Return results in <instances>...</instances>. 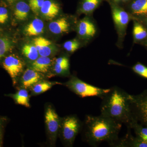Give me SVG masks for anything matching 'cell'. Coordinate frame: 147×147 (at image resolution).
I'll list each match as a JSON object with an SVG mask.
<instances>
[{"instance_id":"obj_26","label":"cell","mask_w":147,"mask_h":147,"mask_svg":"<svg viewBox=\"0 0 147 147\" xmlns=\"http://www.w3.org/2000/svg\"><path fill=\"white\" fill-rule=\"evenodd\" d=\"M13 47L12 41L5 36L0 37V60L6 55Z\"/></svg>"},{"instance_id":"obj_15","label":"cell","mask_w":147,"mask_h":147,"mask_svg":"<svg viewBox=\"0 0 147 147\" xmlns=\"http://www.w3.org/2000/svg\"><path fill=\"white\" fill-rule=\"evenodd\" d=\"M113 146L147 147V143L127 133L123 138L119 139Z\"/></svg>"},{"instance_id":"obj_34","label":"cell","mask_w":147,"mask_h":147,"mask_svg":"<svg viewBox=\"0 0 147 147\" xmlns=\"http://www.w3.org/2000/svg\"><path fill=\"white\" fill-rule=\"evenodd\" d=\"M115 2L117 3L118 4L120 5H121V0H113Z\"/></svg>"},{"instance_id":"obj_28","label":"cell","mask_w":147,"mask_h":147,"mask_svg":"<svg viewBox=\"0 0 147 147\" xmlns=\"http://www.w3.org/2000/svg\"><path fill=\"white\" fill-rule=\"evenodd\" d=\"M132 69L138 75L147 79V67L146 66L138 63L132 67Z\"/></svg>"},{"instance_id":"obj_13","label":"cell","mask_w":147,"mask_h":147,"mask_svg":"<svg viewBox=\"0 0 147 147\" xmlns=\"http://www.w3.org/2000/svg\"><path fill=\"white\" fill-rule=\"evenodd\" d=\"M34 45L37 49L40 56L48 57L52 55L54 51L52 43L42 37L36 38L34 40Z\"/></svg>"},{"instance_id":"obj_29","label":"cell","mask_w":147,"mask_h":147,"mask_svg":"<svg viewBox=\"0 0 147 147\" xmlns=\"http://www.w3.org/2000/svg\"><path fill=\"white\" fill-rule=\"evenodd\" d=\"M9 12L5 7L0 6V25H5L9 20Z\"/></svg>"},{"instance_id":"obj_36","label":"cell","mask_w":147,"mask_h":147,"mask_svg":"<svg viewBox=\"0 0 147 147\" xmlns=\"http://www.w3.org/2000/svg\"><path fill=\"white\" fill-rule=\"evenodd\" d=\"M145 45H146V46L147 47V39L146 40V41L144 42Z\"/></svg>"},{"instance_id":"obj_8","label":"cell","mask_w":147,"mask_h":147,"mask_svg":"<svg viewBox=\"0 0 147 147\" xmlns=\"http://www.w3.org/2000/svg\"><path fill=\"white\" fill-rule=\"evenodd\" d=\"M2 64L11 78L13 85L15 86L17 84L18 76L24 70V62L17 55L10 54L5 56Z\"/></svg>"},{"instance_id":"obj_10","label":"cell","mask_w":147,"mask_h":147,"mask_svg":"<svg viewBox=\"0 0 147 147\" xmlns=\"http://www.w3.org/2000/svg\"><path fill=\"white\" fill-rule=\"evenodd\" d=\"M123 6L131 15L133 19L147 16V0H130Z\"/></svg>"},{"instance_id":"obj_5","label":"cell","mask_w":147,"mask_h":147,"mask_svg":"<svg viewBox=\"0 0 147 147\" xmlns=\"http://www.w3.org/2000/svg\"><path fill=\"white\" fill-rule=\"evenodd\" d=\"M131 108L132 121L147 127V90L140 94L131 95Z\"/></svg>"},{"instance_id":"obj_22","label":"cell","mask_w":147,"mask_h":147,"mask_svg":"<svg viewBox=\"0 0 147 147\" xmlns=\"http://www.w3.org/2000/svg\"><path fill=\"white\" fill-rule=\"evenodd\" d=\"M12 98L16 104L23 105L27 108L30 107L28 92L26 89L21 88L14 94L7 95Z\"/></svg>"},{"instance_id":"obj_6","label":"cell","mask_w":147,"mask_h":147,"mask_svg":"<svg viewBox=\"0 0 147 147\" xmlns=\"http://www.w3.org/2000/svg\"><path fill=\"white\" fill-rule=\"evenodd\" d=\"M76 29L79 38L85 44L94 39L98 33V28L92 15H86L78 21Z\"/></svg>"},{"instance_id":"obj_14","label":"cell","mask_w":147,"mask_h":147,"mask_svg":"<svg viewBox=\"0 0 147 147\" xmlns=\"http://www.w3.org/2000/svg\"><path fill=\"white\" fill-rule=\"evenodd\" d=\"M60 11V7L57 3L52 0H45L40 9L42 16L49 19L56 17Z\"/></svg>"},{"instance_id":"obj_20","label":"cell","mask_w":147,"mask_h":147,"mask_svg":"<svg viewBox=\"0 0 147 147\" xmlns=\"http://www.w3.org/2000/svg\"><path fill=\"white\" fill-rule=\"evenodd\" d=\"M134 25L133 28V36L134 42L143 41L147 38L146 28L136 19H133Z\"/></svg>"},{"instance_id":"obj_32","label":"cell","mask_w":147,"mask_h":147,"mask_svg":"<svg viewBox=\"0 0 147 147\" xmlns=\"http://www.w3.org/2000/svg\"><path fill=\"white\" fill-rule=\"evenodd\" d=\"M130 0H121V5L123 6L128 2Z\"/></svg>"},{"instance_id":"obj_9","label":"cell","mask_w":147,"mask_h":147,"mask_svg":"<svg viewBox=\"0 0 147 147\" xmlns=\"http://www.w3.org/2000/svg\"><path fill=\"white\" fill-rule=\"evenodd\" d=\"M45 123L50 139L55 142L60 129L61 119L51 106H48L45 113Z\"/></svg>"},{"instance_id":"obj_35","label":"cell","mask_w":147,"mask_h":147,"mask_svg":"<svg viewBox=\"0 0 147 147\" xmlns=\"http://www.w3.org/2000/svg\"><path fill=\"white\" fill-rule=\"evenodd\" d=\"M7 2L9 3H14V2L16 1V0H6Z\"/></svg>"},{"instance_id":"obj_31","label":"cell","mask_w":147,"mask_h":147,"mask_svg":"<svg viewBox=\"0 0 147 147\" xmlns=\"http://www.w3.org/2000/svg\"><path fill=\"white\" fill-rule=\"evenodd\" d=\"M7 120L5 117L0 116V147L2 146L4 131Z\"/></svg>"},{"instance_id":"obj_11","label":"cell","mask_w":147,"mask_h":147,"mask_svg":"<svg viewBox=\"0 0 147 147\" xmlns=\"http://www.w3.org/2000/svg\"><path fill=\"white\" fill-rule=\"evenodd\" d=\"M72 24L69 17H63L52 21L49 25L50 31L54 34L67 33L70 30Z\"/></svg>"},{"instance_id":"obj_12","label":"cell","mask_w":147,"mask_h":147,"mask_svg":"<svg viewBox=\"0 0 147 147\" xmlns=\"http://www.w3.org/2000/svg\"><path fill=\"white\" fill-rule=\"evenodd\" d=\"M41 74L32 69H27L21 77V86L26 89L31 88L35 84L41 81L42 76Z\"/></svg>"},{"instance_id":"obj_16","label":"cell","mask_w":147,"mask_h":147,"mask_svg":"<svg viewBox=\"0 0 147 147\" xmlns=\"http://www.w3.org/2000/svg\"><path fill=\"white\" fill-rule=\"evenodd\" d=\"M104 0H81L78 7L79 14L92 15L93 13L101 4Z\"/></svg>"},{"instance_id":"obj_27","label":"cell","mask_w":147,"mask_h":147,"mask_svg":"<svg viewBox=\"0 0 147 147\" xmlns=\"http://www.w3.org/2000/svg\"><path fill=\"white\" fill-rule=\"evenodd\" d=\"M81 44H82V42L79 39L75 38L66 41L63 44V47L67 52L72 53L80 48Z\"/></svg>"},{"instance_id":"obj_7","label":"cell","mask_w":147,"mask_h":147,"mask_svg":"<svg viewBox=\"0 0 147 147\" xmlns=\"http://www.w3.org/2000/svg\"><path fill=\"white\" fill-rule=\"evenodd\" d=\"M80 128V121L76 116H67L61 119V135L64 142L67 145L72 146Z\"/></svg>"},{"instance_id":"obj_4","label":"cell","mask_w":147,"mask_h":147,"mask_svg":"<svg viewBox=\"0 0 147 147\" xmlns=\"http://www.w3.org/2000/svg\"><path fill=\"white\" fill-rule=\"evenodd\" d=\"M64 84L71 91L82 98L96 96L101 98L110 90V88H101L92 86L75 76L71 77Z\"/></svg>"},{"instance_id":"obj_1","label":"cell","mask_w":147,"mask_h":147,"mask_svg":"<svg viewBox=\"0 0 147 147\" xmlns=\"http://www.w3.org/2000/svg\"><path fill=\"white\" fill-rule=\"evenodd\" d=\"M122 124L102 115H88L84 121V137L85 141L92 146H96L101 142H108L110 146L119 139Z\"/></svg>"},{"instance_id":"obj_24","label":"cell","mask_w":147,"mask_h":147,"mask_svg":"<svg viewBox=\"0 0 147 147\" xmlns=\"http://www.w3.org/2000/svg\"><path fill=\"white\" fill-rule=\"evenodd\" d=\"M56 84H59L57 82H52L47 81H40L35 84L31 88L32 93L34 95L40 94L47 91Z\"/></svg>"},{"instance_id":"obj_23","label":"cell","mask_w":147,"mask_h":147,"mask_svg":"<svg viewBox=\"0 0 147 147\" xmlns=\"http://www.w3.org/2000/svg\"><path fill=\"white\" fill-rule=\"evenodd\" d=\"M127 127L129 129L134 130L136 137L147 143V127L142 126L134 121L131 122Z\"/></svg>"},{"instance_id":"obj_33","label":"cell","mask_w":147,"mask_h":147,"mask_svg":"<svg viewBox=\"0 0 147 147\" xmlns=\"http://www.w3.org/2000/svg\"><path fill=\"white\" fill-rule=\"evenodd\" d=\"M143 19H144L143 21H144V24H145L147 26V16L145 18H143Z\"/></svg>"},{"instance_id":"obj_21","label":"cell","mask_w":147,"mask_h":147,"mask_svg":"<svg viewBox=\"0 0 147 147\" xmlns=\"http://www.w3.org/2000/svg\"><path fill=\"white\" fill-rule=\"evenodd\" d=\"M69 60L67 57L63 56L56 59L54 67L55 73L61 75H67L69 74Z\"/></svg>"},{"instance_id":"obj_25","label":"cell","mask_w":147,"mask_h":147,"mask_svg":"<svg viewBox=\"0 0 147 147\" xmlns=\"http://www.w3.org/2000/svg\"><path fill=\"white\" fill-rule=\"evenodd\" d=\"M22 53L30 61H34L39 57V53L34 45L26 44L22 48Z\"/></svg>"},{"instance_id":"obj_19","label":"cell","mask_w":147,"mask_h":147,"mask_svg":"<svg viewBox=\"0 0 147 147\" xmlns=\"http://www.w3.org/2000/svg\"><path fill=\"white\" fill-rule=\"evenodd\" d=\"M30 10V6L27 3L23 1L18 2L14 7V16L18 21H24L28 17Z\"/></svg>"},{"instance_id":"obj_3","label":"cell","mask_w":147,"mask_h":147,"mask_svg":"<svg viewBox=\"0 0 147 147\" xmlns=\"http://www.w3.org/2000/svg\"><path fill=\"white\" fill-rule=\"evenodd\" d=\"M105 1L110 5L114 26L117 34L116 45L119 49H122L127 26L133 18L123 6L115 2L113 0Z\"/></svg>"},{"instance_id":"obj_17","label":"cell","mask_w":147,"mask_h":147,"mask_svg":"<svg viewBox=\"0 0 147 147\" xmlns=\"http://www.w3.org/2000/svg\"><path fill=\"white\" fill-rule=\"evenodd\" d=\"M53 60L48 57L40 56L33 61L31 68L40 73H47L52 64Z\"/></svg>"},{"instance_id":"obj_18","label":"cell","mask_w":147,"mask_h":147,"mask_svg":"<svg viewBox=\"0 0 147 147\" xmlns=\"http://www.w3.org/2000/svg\"><path fill=\"white\" fill-rule=\"evenodd\" d=\"M44 24L42 20L36 18L25 28V32L28 36H36L43 32Z\"/></svg>"},{"instance_id":"obj_30","label":"cell","mask_w":147,"mask_h":147,"mask_svg":"<svg viewBox=\"0 0 147 147\" xmlns=\"http://www.w3.org/2000/svg\"><path fill=\"white\" fill-rule=\"evenodd\" d=\"M45 0H29V5L31 10L35 13H38Z\"/></svg>"},{"instance_id":"obj_2","label":"cell","mask_w":147,"mask_h":147,"mask_svg":"<svg viewBox=\"0 0 147 147\" xmlns=\"http://www.w3.org/2000/svg\"><path fill=\"white\" fill-rule=\"evenodd\" d=\"M101 99L100 115L128 127L132 120L131 95L119 87H113Z\"/></svg>"}]
</instances>
